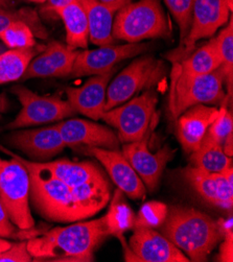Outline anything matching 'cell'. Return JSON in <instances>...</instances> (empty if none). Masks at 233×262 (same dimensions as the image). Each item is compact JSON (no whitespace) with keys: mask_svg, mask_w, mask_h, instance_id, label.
I'll use <instances>...</instances> for the list:
<instances>
[{"mask_svg":"<svg viewBox=\"0 0 233 262\" xmlns=\"http://www.w3.org/2000/svg\"><path fill=\"white\" fill-rule=\"evenodd\" d=\"M13 3V0H0V7L7 8Z\"/></svg>","mask_w":233,"mask_h":262,"instance_id":"cell-41","label":"cell"},{"mask_svg":"<svg viewBox=\"0 0 233 262\" xmlns=\"http://www.w3.org/2000/svg\"><path fill=\"white\" fill-rule=\"evenodd\" d=\"M31 3H35V4H44L47 3V0H29Z\"/></svg>","mask_w":233,"mask_h":262,"instance_id":"cell-43","label":"cell"},{"mask_svg":"<svg viewBox=\"0 0 233 262\" xmlns=\"http://www.w3.org/2000/svg\"><path fill=\"white\" fill-rule=\"evenodd\" d=\"M180 62H174L178 69L187 75H202L210 73L219 69L222 65L219 46L216 38L195 50L193 54L179 59Z\"/></svg>","mask_w":233,"mask_h":262,"instance_id":"cell-25","label":"cell"},{"mask_svg":"<svg viewBox=\"0 0 233 262\" xmlns=\"http://www.w3.org/2000/svg\"><path fill=\"white\" fill-rule=\"evenodd\" d=\"M109 236L105 216L67 227L51 229L28 241V250L36 261L89 262L94 251Z\"/></svg>","mask_w":233,"mask_h":262,"instance_id":"cell-1","label":"cell"},{"mask_svg":"<svg viewBox=\"0 0 233 262\" xmlns=\"http://www.w3.org/2000/svg\"><path fill=\"white\" fill-rule=\"evenodd\" d=\"M233 132V117L231 111L227 109V107L221 106L219 110L218 117L214 120V122L209 125L207 129L206 135L210 138L223 144L224 140Z\"/></svg>","mask_w":233,"mask_h":262,"instance_id":"cell-34","label":"cell"},{"mask_svg":"<svg viewBox=\"0 0 233 262\" xmlns=\"http://www.w3.org/2000/svg\"><path fill=\"white\" fill-rule=\"evenodd\" d=\"M161 234L182 251L189 261H206L223 239L217 221L195 208H168Z\"/></svg>","mask_w":233,"mask_h":262,"instance_id":"cell-2","label":"cell"},{"mask_svg":"<svg viewBox=\"0 0 233 262\" xmlns=\"http://www.w3.org/2000/svg\"><path fill=\"white\" fill-rule=\"evenodd\" d=\"M16 226L11 222L5 206L0 199V236L2 237H14L16 233Z\"/></svg>","mask_w":233,"mask_h":262,"instance_id":"cell-37","label":"cell"},{"mask_svg":"<svg viewBox=\"0 0 233 262\" xmlns=\"http://www.w3.org/2000/svg\"><path fill=\"white\" fill-rule=\"evenodd\" d=\"M98 2L115 9L116 11H119L121 8H123L128 4H130L132 0H98Z\"/></svg>","mask_w":233,"mask_h":262,"instance_id":"cell-38","label":"cell"},{"mask_svg":"<svg viewBox=\"0 0 233 262\" xmlns=\"http://www.w3.org/2000/svg\"><path fill=\"white\" fill-rule=\"evenodd\" d=\"M6 50H7V47L3 43H0V54H3V52Z\"/></svg>","mask_w":233,"mask_h":262,"instance_id":"cell-44","label":"cell"},{"mask_svg":"<svg viewBox=\"0 0 233 262\" xmlns=\"http://www.w3.org/2000/svg\"><path fill=\"white\" fill-rule=\"evenodd\" d=\"M225 3L227 4V6H228V8L231 10V12H232V10H233V0H225Z\"/></svg>","mask_w":233,"mask_h":262,"instance_id":"cell-42","label":"cell"},{"mask_svg":"<svg viewBox=\"0 0 233 262\" xmlns=\"http://www.w3.org/2000/svg\"><path fill=\"white\" fill-rule=\"evenodd\" d=\"M79 152L97 159L106 168L117 188L125 195L132 200L145 198L146 187L132 165L125 159L122 151L101 147H84Z\"/></svg>","mask_w":233,"mask_h":262,"instance_id":"cell-16","label":"cell"},{"mask_svg":"<svg viewBox=\"0 0 233 262\" xmlns=\"http://www.w3.org/2000/svg\"><path fill=\"white\" fill-rule=\"evenodd\" d=\"M134 220L135 214L125 202L124 193L117 188L111 200L109 211L105 215L109 235H113L122 242L123 233L134 227Z\"/></svg>","mask_w":233,"mask_h":262,"instance_id":"cell-28","label":"cell"},{"mask_svg":"<svg viewBox=\"0 0 233 262\" xmlns=\"http://www.w3.org/2000/svg\"><path fill=\"white\" fill-rule=\"evenodd\" d=\"M189 186L208 204L232 211L233 207V168L223 172H208L195 166L182 171Z\"/></svg>","mask_w":233,"mask_h":262,"instance_id":"cell-14","label":"cell"},{"mask_svg":"<svg viewBox=\"0 0 233 262\" xmlns=\"http://www.w3.org/2000/svg\"><path fill=\"white\" fill-rule=\"evenodd\" d=\"M164 3L179 26L180 42L182 44L190 29L194 0H164Z\"/></svg>","mask_w":233,"mask_h":262,"instance_id":"cell-33","label":"cell"},{"mask_svg":"<svg viewBox=\"0 0 233 262\" xmlns=\"http://www.w3.org/2000/svg\"><path fill=\"white\" fill-rule=\"evenodd\" d=\"M55 12L64 23L67 45L73 49H86L89 41V28L85 9L80 0H73Z\"/></svg>","mask_w":233,"mask_h":262,"instance_id":"cell-24","label":"cell"},{"mask_svg":"<svg viewBox=\"0 0 233 262\" xmlns=\"http://www.w3.org/2000/svg\"><path fill=\"white\" fill-rule=\"evenodd\" d=\"M0 150L18 159L28 168L31 182L30 200L43 219L54 223H75L87 219L80 205L74 200L71 187L64 182L2 145Z\"/></svg>","mask_w":233,"mask_h":262,"instance_id":"cell-3","label":"cell"},{"mask_svg":"<svg viewBox=\"0 0 233 262\" xmlns=\"http://www.w3.org/2000/svg\"><path fill=\"white\" fill-rule=\"evenodd\" d=\"M32 163L51 176L64 182L69 187H74L97 177L103 171L93 162H72L68 160H58V161H44Z\"/></svg>","mask_w":233,"mask_h":262,"instance_id":"cell-23","label":"cell"},{"mask_svg":"<svg viewBox=\"0 0 233 262\" xmlns=\"http://www.w3.org/2000/svg\"><path fill=\"white\" fill-rule=\"evenodd\" d=\"M35 33L24 21H16L0 33V40L9 49L31 48L37 45Z\"/></svg>","mask_w":233,"mask_h":262,"instance_id":"cell-30","label":"cell"},{"mask_svg":"<svg viewBox=\"0 0 233 262\" xmlns=\"http://www.w3.org/2000/svg\"><path fill=\"white\" fill-rule=\"evenodd\" d=\"M44 49L35 46L23 49H7L0 54V85L21 80L31 61Z\"/></svg>","mask_w":233,"mask_h":262,"instance_id":"cell-27","label":"cell"},{"mask_svg":"<svg viewBox=\"0 0 233 262\" xmlns=\"http://www.w3.org/2000/svg\"><path fill=\"white\" fill-rule=\"evenodd\" d=\"M222 65L220 69L224 74L225 84H227V96L232 98V83H233V19L232 15L229 18L228 24L224 30L216 37Z\"/></svg>","mask_w":233,"mask_h":262,"instance_id":"cell-29","label":"cell"},{"mask_svg":"<svg viewBox=\"0 0 233 262\" xmlns=\"http://www.w3.org/2000/svg\"><path fill=\"white\" fill-rule=\"evenodd\" d=\"M164 74L165 66L162 61L150 55L136 58L108 86L105 111L120 106L138 93L151 89Z\"/></svg>","mask_w":233,"mask_h":262,"instance_id":"cell-8","label":"cell"},{"mask_svg":"<svg viewBox=\"0 0 233 262\" xmlns=\"http://www.w3.org/2000/svg\"><path fill=\"white\" fill-rule=\"evenodd\" d=\"M8 139L9 144L36 162H44L54 158L66 147L56 124L16 130Z\"/></svg>","mask_w":233,"mask_h":262,"instance_id":"cell-17","label":"cell"},{"mask_svg":"<svg viewBox=\"0 0 233 262\" xmlns=\"http://www.w3.org/2000/svg\"><path fill=\"white\" fill-rule=\"evenodd\" d=\"M223 243L220 247L219 261H233V230H229L223 235Z\"/></svg>","mask_w":233,"mask_h":262,"instance_id":"cell-36","label":"cell"},{"mask_svg":"<svg viewBox=\"0 0 233 262\" xmlns=\"http://www.w3.org/2000/svg\"><path fill=\"white\" fill-rule=\"evenodd\" d=\"M56 125L65 145L75 151L84 147L119 149L118 136L109 126L80 118L67 119Z\"/></svg>","mask_w":233,"mask_h":262,"instance_id":"cell-15","label":"cell"},{"mask_svg":"<svg viewBox=\"0 0 233 262\" xmlns=\"http://www.w3.org/2000/svg\"><path fill=\"white\" fill-rule=\"evenodd\" d=\"M88 20L89 40L97 46H109L115 44L112 35L114 15L117 11L98 0H80Z\"/></svg>","mask_w":233,"mask_h":262,"instance_id":"cell-21","label":"cell"},{"mask_svg":"<svg viewBox=\"0 0 233 262\" xmlns=\"http://www.w3.org/2000/svg\"><path fill=\"white\" fill-rule=\"evenodd\" d=\"M79 50L60 42H51L29 64L20 81L31 78L69 76Z\"/></svg>","mask_w":233,"mask_h":262,"instance_id":"cell-19","label":"cell"},{"mask_svg":"<svg viewBox=\"0 0 233 262\" xmlns=\"http://www.w3.org/2000/svg\"><path fill=\"white\" fill-rule=\"evenodd\" d=\"M168 212L166 204L158 201L147 202L142 205L137 215H135L133 229L145 228L157 229L162 226Z\"/></svg>","mask_w":233,"mask_h":262,"instance_id":"cell-31","label":"cell"},{"mask_svg":"<svg viewBox=\"0 0 233 262\" xmlns=\"http://www.w3.org/2000/svg\"><path fill=\"white\" fill-rule=\"evenodd\" d=\"M125 261L143 262H188L187 256L180 251L164 235L154 229H134L125 248Z\"/></svg>","mask_w":233,"mask_h":262,"instance_id":"cell-13","label":"cell"},{"mask_svg":"<svg viewBox=\"0 0 233 262\" xmlns=\"http://www.w3.org/2000/svg\"><path fill=\"white\" fill-rule=\"evenodd\" d=\"M112 35L126 43L167 38L171 28L160 0H139L121 8L114 18Z\"/></svg>","mask_w":233,"mask_h":262,"instance_id":"cell-5","label":"cell"},{"mask_svg":"<svg viewBox=\"0 0 233 262\" xmlns=\"http://www.w3.org/2000/svg\"><path fill=\"white\" fill-rule=\"evenodd\" d=\"M33 257L28 250V242L12 244V246L2 255L0 262H31Z\"/></svg>","mask_w":233,"mask_h":262,"instance_id":"cell-35","label":"cell"},{"mask_svg":"<svg viewBox=\"0 0 233 262\" xmlns=\"http://www.w3.org/2000/svg\"><path fill=\"white\" fill-rule=\"evenodd\" d=\"M114 72L115 68L93 75L81 87L67 88V100L73 110L93 120L100 119L105 112L107 89Z\"/></svg>","mask_w":233,"mask_h":262,"instance_id":"cell-18","label":"cell"},{"mask_svg":"<svg viewBox=\"0 0 233 262\" xmlns=\"http://www.w3.org/2000/svg\"><path fill=\"white\" fill-rule=\"evenodd\" d=\"M73 2V0H47V4H48V8L51 10V11H56L57 9L69 4Z\"/></svg>","mask_w":233,"mask_h":262,"instance_id":"cell-39","label":"cell"},{"mask_svg":"<svg viewBox=\"0 0 233 262\" xmlns=\"http://www.w3.org/2000/svg\"><path fill=\"white\" fill-rule=\"evenodd\" d=\"M16 21L27 22L33 29L35 35L40 38H46V32L39 21L37 13L31 9H20L16 11L0 10V33Z\"/></svg>","mask_w":233,"mask_h":262,"instance_id":"cell-32","label":"cell"},{"mask_svg":"<svg viewBox=\"0 0 233 262\" xmlns=\"http://www.w3.org/2000/svg\"><path fill=\"white\" fill-rule=\"evenodd\" d=\"M224 74L220 68L207 74L187 75L174 64L168 102L172 118L177 119L196 104L227 107V101L231 100L224 91Z\"/></svg>","mask_w":233,"mask_h":262,"instance_id":"cell-4","label":"cell"},{"mask_svg":"<svg viewBox=\"0 0 233 262\" xmlns=\"http://www.w3.org/2000/svg\"><path fill=\"white\" fill-rule=\"evenodd\" d=\"M71 192L89 219L102 210L110 202L111 185L105 173H101L80 185L71 187Z\"/></svg>","mask_w":233,"mask_h":262,"instance_id":"cell-22","label":"cell"},{"mask_svg":"<svg viewBox=\"0 0 233 262\" xmlns=\"http://www.w3.org/2000/svg\"><path fill=\"white\" fill-rule=\"evenodd\" d=\"M150 134L142 139L122 145V154L137 172L144 186L150 191L158 187L162 172L167 163L173 159L175 149L164 145L157 152H152L147 146Z\"/></svg>","mask_w":233,"mask_h":262,"instance_id":"cell-12","label":"cell"},{"mask_svg":"<svg viewBox=\"0 0 233 262\" xmlns=\"http://www.w3.org/2000/svg\"><path fill=\"white\" fill-rule=\"evenodd\" d=\"M219 110L208 104H196L178 116L176 136L186 152L192 154L200 146L207 129L218 117Z\"/></svg>","mask_w":233,"mask_h":262,"instance_id":"cell-20","label":"cell"},{"mask_svg":"<svg viewBox=\"0 0 233 262\" xmlns=\"http://www.w3.org/2000/svg\"><path fill=\"white\" fill-rule=\"evenodd\" d=\"M231 13L225 0H194L190 29L181 44L183 50L176 54L173 60L187 56L198 41L211 38L221 26L229 21Z\"/></svg>","mask_w":233,"mask_h":262,"instance_id":"cell-11","label":"cell"},{"mask_svg":"<svg viewBox=\"0 0 233 262\" xmlns=\"http://www.w3.org/2000/svg\"><path fill=\"white\" fill-rule=\"evenodd\" d=\"M158 96L152 88L129 99L124 103L102 113L100 119L118 130L121 143L142 139L155 125Z\"/></svg>","mask_w":233,"mask_h":262,"instance_id":"cell-6","label":"cell"},{"mask_svg":"<svg viewBox=\"0 0 233 262\" xmlns=\"http://www.w3.org/2000/svg\"><path fill=\"white\" fill-rule=\"evenodd\" d=\"M146 43H126L122 45L100 46L97 49L82 50L77 54L69 76L81 77L108 72L123 60L140 56L146 51Z\"/></svg>","mask_w":233,"mask_h":262,"instance_id":"cell-10","label":"cell"},{"mask_svg":"<svg viewBox=\"0 0 233 262\" xmlns=\"http://www.w3.org/2000/svg\"><path fill=\"white\" fill-rule=\"evenodd\" d=\"M11 246H12L11 242H8L6 239L0 238V255H2L3 253H5Z\"/></svg>","mask_w":233,"mask_h":262,"instance_id":"cell-40","label":"cell"},{"mask_svg":"<svg viewBox=\"0 0 233 262\" xmlns=\"http://www.w3.org/2000/svg\"><path fill=\"white\" fill-rule=\"evenodd\" d=\"M13 93L21 103V110L16 118L4 127L5 129L60 121L67 117H73L76 113L68 100H64L58 95L41 96L23 86L14 87Z\"/></svg>","mask_w":233,"mask_h":262,"instance_id":"cell-9","label":"cell"},{"mask_svg":"<svg viewBox=\"0 0 233 262\" xmlns=\"http://www.w3.org/2000/svg\"><path fill=\"white\" fill-rule=\"evenodd\" d=\"M30 173L18 159L0 157V199L11 222L20 230L35 226L30 208Z\"/></svg>","mask_w":233,"mask_h":262,"instance_id":"cell-7","label":"cell"},{"mask_svg":"<svg viewBox=\"0 0 233 262\" xmlns=\"http://www.w3.org/2000/svg\"><path fill=\"white\" fill-rule=\"evenodd\" d=\"M190 162L208 172H223L232 167V158L225 154L222 144L206 134L200 146L192 152Z\"/></svg>","mask_w":233,"mask_h":262,"instance_id":"cell-26","label":"cell"}]
</instances>
